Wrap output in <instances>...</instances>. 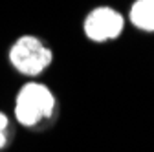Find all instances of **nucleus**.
I'll list each match as a JSON object with an SVG mask.
<instances>
[{
    "mask_svg": "<svg viewBox=\"0 0 154 152\" xmlns=\"http://www.w3.org/2000/svg\"><path fill=\"white\" fill-rule=\"evenodd\" d=\"M57 108V96L53 90L37 79L26 81L15 93L13 116L17 123L26 128H33L42 121L51 119Z\"/></svg>",
    "mask_w": 154,
    "mask_h": 152,
    "instance_id": "1",
    "label": "nucleus"
},
{
    "mask_svg": "<svg viewBox=\"0 0 154 152\" xmlns=\"http://www.w3.org/2000/svg\"><path fill=\"white\" fill-rule=\"evenodd\" d=\"M8 62L18 75L37 79L51 66L53 51L42 42L41 37L26 33L17 37L8 48Z\"/></svg>",
    "mask_w": 154,
    "mask_h": 152,
    "instance_id": "2",
    "label": "nucleus"
},
{
    "mask_svg": "<svg viewBox=\"0 0 154 152\" xmlns=\"http://www.w3.org/2000/svg\"><path fill=\"white\" fill-rule=\"evenodd\" d=\"M125 31V17L110 6H99L86 13L83 18V33L88 41L103 44L121 37Z\"/></svg>",
    "mask_w": 154,
    "mask_h": 152,
    "instance_id": "3",
    "label": "nucleus"
},
{
    "mask_svg": "<svg viewBox=\"0 0 154 152\" xmlns=\"http://www.w3.org/2000/svg\"><path fill=\"white\" fill-rule=\"evenodd\" d=\"M130 24L145 33H154V0H136L128 9Z\"/></svg>",
    "mask_w": 154,
    "mask_h": 152,
    "instance_id": "4",
    "label": "nucleus"
},
{
    "mask_svg": "<svg viewBox=\"0 0 154 152\" xmlns=\"http://www.w3.org/2000/svg\"><path fill=\"white\" fill-rule=\"evenodd\" d=\"M9 128H11L9 116L4 110H0V150H4L9 143Z\"/></svg>",
    "mask_w": 154,
    "mask_h": 152,
    "instance_id": "5",
    "label": "nucleus"
}]
</instances>
